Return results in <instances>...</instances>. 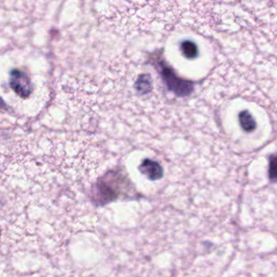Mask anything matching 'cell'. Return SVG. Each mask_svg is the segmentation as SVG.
Masks as SVG:
<instances>
[{
	"label": "cell",
	"mask_w": 277,
	"mask_h": 277,
	"mask_svg": "<svg viewBox=\"0 0 277 277\" xmlns=\"http://www.w3.org/2000/svg\"><path fill=\"white\" fill-rule=\"evenodd\" d=\"M138 169L142 174L147 176L151 181H158L163 176V169L161 165L158 162L148 158L142 161Z\"/></svg>",
	"instance_id": "6da1fadb"
},
{
	"label": "cell",
	"mask_w": 277,
	"mask_h": 277,
	"mask_svg": "<svg viewBox=\"0 0 277 277\" xmlns=\"http://www.w3.org/2000/svg\"><path fill=\"white\" fill-rule=\"evenodd\" d=\"M10 85L14 92L21 98H26L32 92V86L29 79L26 77L20 76V74L19 76H12Z\"/></svg>",
	"instance_id": "7a4b0ae2"
},
{
	"label": "cell",
	"mask_w": 277,
	"mask_h": 277,
	"mask_svg": "<svg viewBox=\"0 0 277 277\" xmlns=\"http://www.w3.org/2000/svg\"><path fill=\"white\" fill-rule=\"evenodd\" d=\"M239 123L243 130L250 133L253 131L255 130L256 128V122L254 117H252L248 111H243L239 114Z\"/></svg>",
	"instance_id": "3957f363"
},
{
	"label": "cell",
	"mask_w": 277,
	"mask_h": 277,
	"mask_svg": "<svg viewBox=\"0 0 277 277\" xmlns=\"http://www.w3.org/2000/svg\"><path fill=\"white\" fill-rule=\"evenodd\" d=\"M181 50L186 58L194 59L198 55L197 45L191 41H184L181 43Z\"/></svg>",
	"instance_id": "277c9868"
},
{
	"label": "cell",
	"mask_w": 277,
	"mask_h": 277,
	"mask_svg": "<svg viewBox=\"0 0 277 277\" xmlns=\"http://www.w3.org/2000/svg\"><path fill=\"white\" fill-rule=\"evenodd\" d=\"M268 175L271 181L277 182V155H274L270 157Z\"/></svg>",
	"instance_id": "5b68a950"
}]
</instances>
